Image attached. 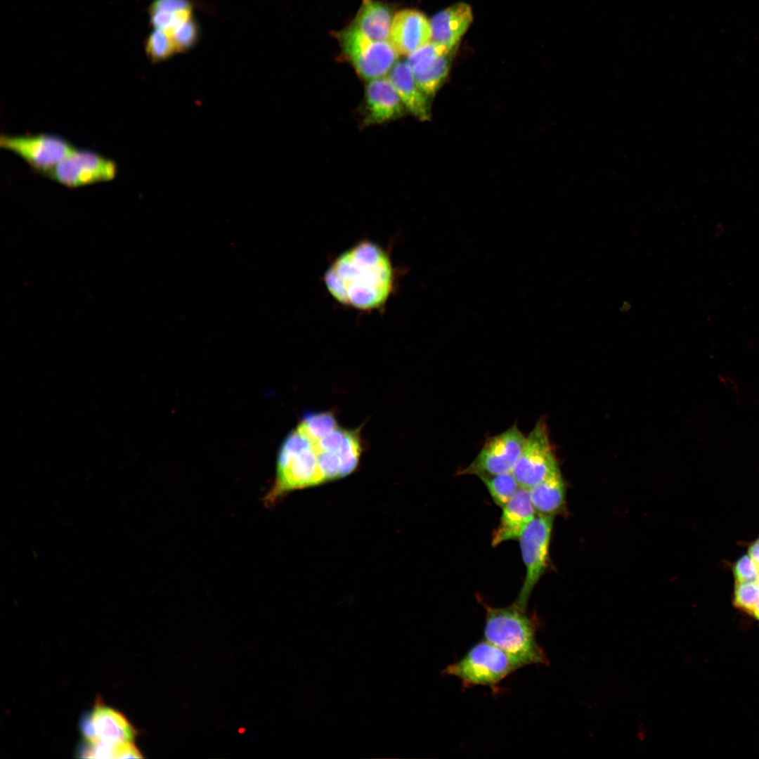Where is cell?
Masks as SVG:
<instances>
[{
	"label": "cell",
	"instance_id": "cell-1",
	"mask_svg": "<svg viewBox=\"0 0 759 759\" xmlns=\"http://www.w3.org/2000/svg\"><path fill=\"white\" fill-rule=\"evenodd\" d=\"M362 450L359 432L339 426L331 413L304 415L281 443L264 505L273 506L290 492L349 475Z\"/></svg>",
	"mask_w": 759,
	"mask_h": 759
},
{
	"label": "cell",
	"instance_id": "cell-2",
	"mask_svg": "<svg viewBox=\"0 0 759 759\" xmlns=\"http://www.w3.org/2000/svg\"><path fill=\"white\" fill-rule=\"evenodd\" d=\"M326 287L339 302L373 309L387 299L393 285L388 255L377 245L363 242L339 255L325 275Z\"/></svg>",
	"mask_w": 759,
	"mask_h": 759
},
{
	"label": "cell",
	"instance_id": "cell-3",
	"mask_svg": "<svg viewBox=\"0 0 759 759\" xmlns=\"http://www.w3.org/2000/svg\"><path fill=\"white\" fill-rule=\"evenodd\" d=\"M485 640L504 650L520 668L531 664L547 665L548 660L538 643L539 622L515 603L507 607L484 604Z\"/></svg>",
	"mask_w": 759,
	"mask_h": 759
},
{
	"label": "cell",
	"instance_id": "cell-4",
	"mask_svg": "<svg viewBox=\"0 0 759 759\" xmlns=\"http://www.w3.org/2000/svg\"><path fill=\"white\" fill-rule=\"evenodd\" d=\"M519 668L504 650L484 640L472 646L460 660L447 666L443 673L457 677L465 687L479 685L495 689Z\"/></svg>",
	"mask_w": 759,
	"mask_h": 759
},
{
	"label": "cell",
	"instance_id": "cell-5",
	"mask_svg": "<svg viewBox=\"0 0 759 759\" xmlns=\"http://www.w3.org/2000/svg\"><path fill=\"white\" fill-rule=\"evenodd\" d=\"M344 56L363 79L385 77L396 63L398 53L389 41H374L352 23L338 33Z\"/></svg>",
	"mask_w": 759,
	"mask_h": 759
},
{
	"label": "cell",
	"instance_id": "cell-6",
	"mask_svg": "<svg viewBox=\"0 0 759 759\" xmlns=\"http://www.w3.org/2000/svg\"><path fill=\"white\" fill-rule=\"evenodd\" d=\"M0 147L15 154L34 174L43 176L77 148L63 136L51 133L2 134Z\"/></svg>",
	"mask_w": 759,
	"mask_h": 759
},
{
	"label": "cell",
	"instance_id": "cell-7",
	"mask_svg": "<svg viewBox=\"0 0 759 759\" xmlns=\"http://www.w3.org/2000/svg\"><path fill=\"white\" fill-rule=\"evenodd\" d=\"M552 524L553 516L537 513L519 538L526 572L515 604L522 609L547 567Z\"/></svg>",
	"mask_w": 759,
	"mask_h": 759
},
{
	"label": "cell",
	"instance_id": "cell-8",
	"mask_svg": "<svg viewBox=\"0 0 759 759\" xmlns=\"http://www.w3.org/2000/svg\"><path fill=\"white\" fill-rule=\"evenodd\" d=\"M118 174L115 161L96 151L76 148L44 177L68 188L112 181Z\"/></svg>",
	"mask_w": 759,
	"mask_h": 759
},
{
	"label": "cell",
	"instance_id": "cell-9",
	"mask_svg": "<svg viewBox=\"0 0 759 759\" xmlns=\"http://www.w3.org/2000/svg\"><path fill=\"white\" fill-rule=\"evenodd\" d=\"M557 467L547 424L540 419L526 438L522 452L512 473L519 487L529 490Z\"/></svg>",
	"mask_w": 759,
	"mask_h": 759
},
{
	"label": "cell",
	"instance_id": "cell-10",
	"mask_svg": "<svg viewBox=\"0 0 759 759\" xmlns=\"http://www.w3.org/2000/svg\"><path fill=\"white\" fill-rule=\"evenodd\" d=\"M526 437L516 424L488 438L474 460L458 474L478 476L512 472L524 446Z\"/></svg>",
	"mask_w": 759,
	"mask_h": 759
},
{
	"label": "cell",
	"instance_id": "cell-11",
	"mask_svg": "<svg viewBox=\"0 0 759 759\" xmlns=\"http://www.w3.org/2000/svg\"><path fill=\"white\" fill-rule=\"evenodd\" d=\"M455 49L430 41L408 56L415 82L427 97H432L446 78Z\"/></svg>",
	"mask_w": 759,
	"mask_h": 759
},
{
	"label": "cell",
	"instance_id": "cell-12",
	"mask_svg": "<svg viewBox=\"0 0 759 759\" xmlns=\"http://www.w3.org/2000/svg\"><path fill=\"white\" fill-rule=\"evenodd\" d=\"M85 741L117 744L133 741L136 731L119 712L97 702L93 709L81 720Z\"/></svg>",
	"mask_w": 759,
	"mask_h": 759
},
{
	"label": "cell",
	"instance_id": "cell-13",
	"mask_svg": "<svg viewBox=\"0 0 759 759\" xmlns=\"http://www.w3.org/2000/svg\"><path fill=\"white\" fill-rule=\"evenodd\" d=\"M389 39L399 54L408 56L432 41L430 20L419 11L401 10L393 18Z\"/></svg>",
	"mask_w": 759,
	"mask_h": 759
},
{
	"label": "cell",
	"instance_id": "cell-14",
	"mask_svg": "<svg viewBox=\"0 0 759 759\" xmlns=\"http://www.w3.org/2000/svg\"><path fill=\"white\" fill-rule=\"evenodd\" d=\"M365 122L382 124L400 117L405 110L388 77L368 81L365 87Z\"/></svg>",
	"mask_w": 759,
	"mask_h": 759
},
{
	"label": "cell",
	"instance_id": "cell-15",
	"mask_svg": "<svg viewBox=\"0 0 759 759\" xmlns=\"http://www.w3.org/2000/svg\"><path fill=\"white\" fill-rule=\"evenodd\" d=\"M536 514L529 490L519 487L502 507L500 523L493 533L492 545L495 547L505 541L519 539Z\"/></svg>",
	"mask_w": 759,
	"mask_h": 759
},
{
	"label": "cell",
	"instance_id": "cell-16",
	"mask_svg": "<svg viewBox=\"0 0 759 759\" xmlns=\"http://www.w3.org/2000/svg\"><path fill=\"white\" fill-rule=\"evenodd\" d=\"M472 20V8L464 2L441 11L430 20L432 41L448 49H455Z\"/></svg>",
	"mask_w": 759,
	"mask_h": 759
},
{
	"label": "cell",
	"instance_id": "cell-17",
	"mask_svg": "<svg viewBox=\"0 0 759 759\" xmlns=\"http://www.w3.org/2000/svg\"><path fill=\"white\" fill-rule=\"evenodd\" d=\"M405 109L421 121L430 119L428 98L417 86L407 61H397L389 72Z\"/></svg>",
	"mask_w": 759,
	"mask_h": 759
},
{
	"label": "cell",
	"instance_id": "cell-18",
	"mask_svg": "<svg viewBox=\"0 0 759 759\" xmlns=\"http://www.w3.org/2000/svg\"><path fill=\"white\" fill-rule=\"evenodd\" d=\"M389 6L377 0H363L352 24L374 41H387L392 23Z\"/></svg>",
	"mask_w": 759,
	"mask_h": 759
},
{
	"label": "cell",
	"instance_id": "cell-19",
	"mask_svg": "<svg viewBox=\"0 0 759 759\" xmlns=\"http://www.w3.org/2000/svg\"><path fill=\"white\" fill-rule=\"evenodd\" d=\"M529 493L536 513L554 517L560 512L565 503L566 486L559 467L530 488Z\"/></svg>",
	"mask_w": 759,
	"mask_h": 759
},
{
	"label": "cell",
	"instance_id": "cell-20",
	"mask_svg": "<svg viewBox=\"0 0 759 759\" xmlns=\"http://www.w3.org/2000/svg\"><path fill=\"white\" fill-rule=\"evenodd\" d=\"M479 478L484 484L494 502L502 508L519 488L512 472L482 476Z\"/></svg>",
	"mask_w": 759,
	"mask_h": 759
},
{
	"label": "cell",
	"instance_id": "cell-21",
	"mask_svg": "<svg viewBox=\"0 0 759 759\" xmlns=\"http://www.w3.org/2000/svg\"><path fill=\"white\" fill-rule=\"evenodd\" d=\"M144 47L147 58L153 63L167 60L177 53L171 37L159 29H154L148 36Z\"/></svg>",
	"mask_w": 759,
	"mask_h": 759
},
{
	"label": "cell",
	"instance_id": "cell-22",
	"mask_svg": "<svg viewBox=\"0 0 759 759\" xmlns=\"http://www.w3.org/2000/svg\"><path fill=\"white\" fill-rule=\"evenodd\" d=\"M199 36L200 28L193 16L176 28L171 34L177 52H183L192 48L197 44Z\"/></svg>",
	"mask_w": 759,
	"mask_h": 759
},
{
	"label": "cell",
	"instance_id": "cell-23",
	"mask_svg": "<svg viewBox=\"0 0 759 759\" xmlns=\"http://www.w3.org/2000/svg\"><path fill=\"white\" fill-rule=\"evenodd\" d=\"M759 599V586L755 580L736 582L733 602L734 606L750 614Z\"/></svg>",
	"mask_w": 759,
	"mask_h": 759
},
{
	"label": "cell",
	"instance_id": "cell-24",
	"mask_svg": "<svg viewBox=\"0 0 759 759\" xmlns=\"http://www.w3.org/2000/svg\"><path fill=\"white\" fill-rule=\"evenodd\" d=\"M736 582L755 580L758 576L756 566L748 554L740 557L733 566Z\"/></svg>",
	"mask_w": 759,
	"mask_h": 759
},
{
	"label": "cell",
	"instance_id": "cell-25",
	"mask_svg": "<svg viewBox=\"0 0 759 759\" xmlns=\"http://www.w3.org/2000/svg\"><path fill=\"white\" fill-rule=\"evenodd\" d=\"M148 11L178 13L193 11V5L190 0H154L150 5Z\"/></svg>",
	"mask_w": 759,
	"mask_h": 759
},
{
	"label": "cell",
	"instance_id": "cell-26",
	"mask_svg": "<svg viewBox=\"0 0 759 759\" xmlns=\"http://www.w3.org/2000/svg\"><path fill=\"white\" fill-rule=\"evenodd\" d=\"M748 554L753 560L756 566H759V539L754 541L748 547Z\"/></svg>",
	"mask_w": 759,
	"mask_h": 759
}]
</instances>
